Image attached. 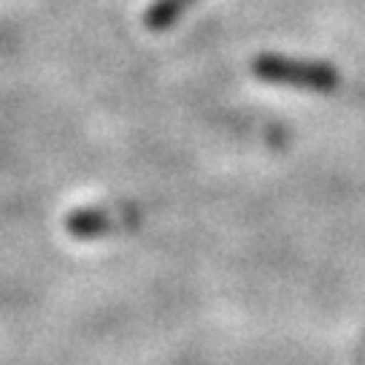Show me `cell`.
I'll list each match as a JSON object with an SVG mask.
<instances>
[{
    "instance_id": "3",
    "label": "cell",
    "mask_w": 365,
    "mask_h": 365,
    "mask_svg": "<svg viewBox=\"0 0 365 365\" xmlns=\"http://www.w3.org/2000/svg\"><path fill=\"white\" fill-rule=\"evenodd\" d=\"M197 0H155V3H149L144 11V25L149 30H168L170 25H176L179 19H182V14L190 9V6H195Z\"/></svg>"
},
{
    "instance_id": "2",
    "label": "cell",
    "mask_w": 365,
    "mask_h": 365,
    "mask_svg": "<svg viewBox=\"0 0 365 365\" xmlns=\"http://www.w3.org/2000/svg\"><path fill=\"white\" fill-rule=\"evenodd\" d=\"M133 220H135V214L125 209H78L68 217L66 225L78 238H95V235L128 227Z\"/></svg>"
},
{
    "instance_id": "1",
    "label": "cell",
    "mask_w": 365,
    "mask_h": 365,
    "mask_svg": "<svg viewBox=\"0 0 365 365\" xmlns=\"http://www.w3.org/2000/svg\"><path fill=\"white\" fill-rule=\"evenodd\" d=\"M252 73L265 84H279L289 90L306 92H333L339 90V71L325 60H306L289 54L265 52L252 60Z\"/></svg>"
}]
</instances>
